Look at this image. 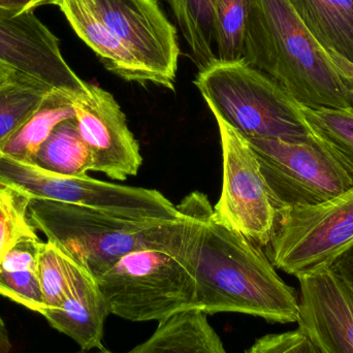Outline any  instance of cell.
<instances>
[{
	"instance_id": "obj_1",
	"label": "cell",
	"mask_w": 353,
	"mask_h": 353,
	"mask_svg": "<svg viewBox=\"0 0 353 353\" xmlns=\"http://www.w3.org/2000/svg\"><path fill=\"white\" fill-rule=\"evenodd\" d=\"M199 230L193 250L196 308L205 314L241 313L270 323H298L300 296L285 283L261 246L214 217L197 192Z\"/></svg>"
},
{
	"instance_id": "obj_2",
	"label": "cell",
	"mask_w": 353,
	"mask_h": 353,
	"mask_svg": "<svg viewBox=\"0 0 353 353\" xmlns=\"http://www.w3.org/2000/svg\"><path fill=\"white\" fill-rule=\"evenodd\" d=\"M176 208L183 213L180 219L140 220L83 205L32 199L28 218L48 242L97 280L134 251H190L199 230L196 192L187 195Z\"/></svg>"
},
{
	"instance_id": "obj_3",
	"label": "cell",
	"mask_w": 353,
	"mask_h": 353,
	"mask_svg": "<svg viewBox=\"0 0 353 353\" xmlns=\"http://www.w3.org/2000/svg\"><path fill=\"white\" fill-rule=\"evenodd\" d=\"M55 6L112 74L175 89L178 33L157 0H57Z\"/></svg>"
},
{
	"instance_id": "obj_4",
	"label": "cell",
	"mask_w": 353,
	"mask_h": 353,
	"mask_svg": "<svg viewBox=\"0 0 353 353\" xmlns=\"http://www.w3.org/2000/svg\"><path fill=\"white\" fill-rule=\"evenodd\" d=\"M243 61L271 77L307 109L353 108V80L288 0H248Z\"/></svg>"
},
{
	"instance_id": "obj_5",
	"label": "cell",
	"mask_w": 353,
	"mask_h": 353,
	"mask_svg": "<svg viewBox=\"0 0 353 353\" xmlns=\"http://www.w3.org/2000/svg\"><path fill=\"white\" fill-rule=\"evenodd\" d=\"M194 85L215 118L245 139L304 142L314 134L303 107L271 77L245 61L214 62Z\"/></svg>"
},
{
	"instance_id": "obj_6",
	"label": "cell",
	"mask_w": 353,
	"mask_h": 353,
	"mask_svg": "<svg viewBox=\"0 0 353 353\" xmlns=\"http://www.w3.org/2000/svg\"><path fill=\"white\" fill-rule=\"evenodd\" d=\"M194 246L188 252L146 249L122 257L97 280L110 314L159 323L197 309Z\"/></svg>"
},
{
	"instance_id": "obj_7",
	"label": "cell",
	"mask_w": 353,
	"mask_h": 353,
	"mask_svg": "<svg viewBox=\"0 0 353 353\" xmlns=\"http://www.w3.org/2000/svg\"><path fill=\"white\" fill-rule=\"evenodd\" d=\"M278 212L329 201L353 186V163L321 137L304 142L247 139Z\"/></svg>"
},
{
	"instance_id": "obj_8",
	"label": "cell",
	"mask_w": 353,
	"mask_h": 353,
	"mask_svg": "<svg viewBox=\"0 0 353 353\" xmlns=\"http://www.w3.org/2000/svg\"><path fill=\"white\" fill-rule=\"evenodd\" d=\"M352 246L353 186L323 203L280 210L267 255L298 278L331 267Z\"/></svg>"
},
{
	"instance_id": "obj_9",
	"label": "cell",
	"mask_w": 353,
	"mask_h": 353,
	"mask_svg": "<svg viewBox=\"0 0 353 353\" xmlns=\"http://www.w3.org/2000/svg\"><path fill=\"white\" fill-rule=\"evenodd\" d=\"M215 119L221 141L222 190L214 217L261 248L267 247L275 232L277 210L259 159L247 139Z\"/></svg>"
},
{
	"instance_id": "obj_10",
	"label": "cell",
	"mask_w": 353,
	"mask_h": 353,
	"mask_svg": "<svg viewBox=\"0 0 353 353\" xmlns=\"http://www.w3.org/2000/svg\"><path fill=\"white\" fill-rule=\"evenodd\" d=\"M0 61L53 90L81 94V80L60 51L59 39L34 10L0 8Z\"/></svg>"
},
{
	"instance_id": "obj_11",
	"label": "cell",
	"mask_w": 353,
	"mask_h": 353,
	"mask_svg": "<svg viewBox=\"0 0 353 353\" xmlns=\"http://www.w3.org/2000/svg\"><path fill=\"white\" fill-rule=\"evenodd\" d=\"M74 109L79 132L92 157V172L116 181L138 175L143 163L140 146L113 94L88 84L74 99Z\"/></svg>"
},
{
	"instance_id": "obj_12",
	"label": "cell",
	"mask_w": 353,
	"mask_h": 353,
	"mask_svg": "<svg viewBox=\"0 0 353 353\" xmlns=\"http://www.w3.org/2000/svg\"><path fill=\"white\" fill-rule=\"evenodd\" d=\"M298 325L323 353H353V292L330 268L298 277Z\"/></svg>"
},
{
	"instance_id": "obj_13",
	"label": "cell",
	"mask_w": 353,
	"mask_h": 353,
	"mask_svg": "<svg viewBox=\"0 0 353 353\" xmlns=\"http://www.w3.org/2000/svg\"><path fill=\"white\" fill-rule=\"evenodd\" d=\"M0 184L14 187L30 199L83 205L111 213L117 208V185L90 176H68L45 171L32 163L0 157Z\"/></svg>"
},
{
	"instance_id": "obj_14",
	"label": "cell",
	"mask_w": 353,
	"mask_h": 353,
	"mask_svg": "<svg viewBox=\"0 0 353 353\" xmlns=\"http://www.w3.org/2000/svg\"><path fill=\"white\" fill-rule=\"evenodd\" d=\"M109 314L97 280L76 263L61 306L46 311L43 316L52 327L72 338L81 350H91L103 348L105 321Z\"/></svg>"
},
{
	"instance_id": "obj_15",
	"label": "cell",
	"mask_w": 353,
	"mask_h": 353,
	"mask_svg": "<svg viewBox=\"0 0 353 353\" xmlns=\"http://www.w3.org/2000/svg\"><path fill=\"white\" fill-rule=\"evenodd\" d=\"M207 315L190 309L168 317L148 340L128 353H226Z\"/></svg>"
},
{
	"instance_id": "obj_16",
	"label": "cell",
	"mask_w": 353,
	"mask_h": 353,
	"mask_svg": "<svg viewBox=\"0 0 353 353\" xmlns=\"http://www.w3.org/2000/svg\"><path fill=\"white\" fill-rule=\"evenodd\" d=\"M329 53L353 65V0H288Z\"/></svg>"
},
{
	"instance_id": "obj_17",
	"label": "cell",
	"mask_w": 353,
	"mask_h": 353,
	"mask_svg": "<svg viewBox=\"0 0 353 353\" xmlns=\"http://www.w3.org/2000/svg\"><path fill=\"white\" fill-rule=\"evenodd\" d=\"M43 242L37 234L20 239L0 263V296L41 314L39 257Z\"/></svg>"
},
{
	"instance_id": "obj_18",
	"label": "cell",
	"mask_w": 353,
	"mask_h": 353,
	"mask_svg": "<svg viewBox=\"0 0 353 353\" xmlns=\"http://www.w3.org/2000/svg\"><path fill=\"white\" fill-rule=\"evenodd\" d=\"M78 95L64 91H50L34 115L4 147L2 155L30 163L54 128L60 122L76 117L74 101Z\"/></svg>"
},
{
	"instance_id": "obj_19",
	"label": "cell",
	"mask_w": 353,
	"mask_h": 353,
	"mask_svg": "<svg viewBox=\"0 0 353 353\" xmlns=\"http://www.w3.org/2000/svg\"><path fill=\"white\" fill-rule=\"evenodd\" d=\"M29 163L58 175L88 176L92 172V157L76 117L60 122Z\"/></svg>"
},
{
	"instance_id": "obj_20",
	"label": "cell",
	"mask_w": 353,
	"mask_h": 353,
	"mask_svg": "<svg viewBox=\"0 0 353 353\" xmlns=\"http://www.w3.org/2000/svg\"><path fill=\"white\" fill-rule=\"evenodd\" d=\"M199 70L217 61L214 39L215 0H167Z\"/></svg>"
},
{
	"instance_id": "obj_21",
	"label": "cell",
	"mask_w": 353,
	"mask_h": 353,
	"mask_svg": "<svg viewBox=\"0 0 353 353\" xmlns=\"http://www.w3.org/2000/svg\"><path fill=\"white\" fill-rule=\"evenodd\" d=\"M51 90L25 76L0 87V157L10 139L34 115Z\"/></svg>"
},
{
	"instance_id": "obj_22",
	"label": "cell",
	"mask_w": 353,
	"mask_h": 353,
	"mask_svg": "<svg viewBox=\"0 0 353 353\" xmlns=\"http://www.w3.org/2000/svg\"><path fill=\"white\" fill-rule=\"evenodd\" d=\"M248 0L214 1V39L218 61L244 59Z\"/></svg>"
},
{
	"instance_id": "obj_23",
	"label": "cell",
	"mask_w": 353,
	"mask_h": 353,
	"mask_svg": "<svg viewBox=\"0 0 353 353\" xmlns=\"http://www.w3.org/2000/svg\"><path fill=\"white\" fill-rule=\"evenodd\" d=\"M76 263L55 245L43 242L39 257L43 312L59 308L65 299Z\"/></svg>"
},
{
	"instance_id": "obj_24",
	"label": "cell",
	"mask_w": 353,
	"mask_h": 353,
	"mask_svg": "<svg viewBox=\"0 0 353 353\" xmlns=\"http://www.w3.org/2000/svg\"><path fill=\"white\" fill-rule=\"evenodd\" d=\"M30 201L26 193L0 184V263L20 239L37 234L28 218Z\"/></svg>"
},
{
	"instance_id": "obj_25",
	"label": "cell",
	"mask_w": 353,
	"mask_h": 353,
	"mask_svg": "<svg viewBox=\"0 0 353 353\" xmlns=\"http://www.w3.org/2000/svg\"><path fill=\"white\" fill-rule=\"evenodd\" d=\"M303 113L311 130L353 163V108L313 110L303 107Z\"/></svg>"
},
{
	"instance_id": "obj_26",
	"label": "cell",
	"mask_w": 353,
	"mask_h": 353,
	"mask_svg": "<svg viewBox=\"0 0 353 353\" xmlns=\"http://www.w3.org/2000/svg\"><path fill=\"white\" fill-rule=\"evenodd\" d=\"M244 353H323L312 338L300 329L259 338Z\"/></svg>"
},
{
	"instance_id": "obj_27",
	"label": "cell",
	"mask_w": 353,
	"mask_h": 353,
	"mask_svg": "<svg viewBox=\"0 0 353 353\" xmlns=\"http://www.w3.org/2000/svg\"><path fill=\"white\" fill-rule=\"evenodd\" d=\"M330 269L350 288L353 292V246L340 255Z\"/></svg>"
},
{
	"instance_id": "obj_28",
	"label": "cell",
	"mask_w": 353,
	"mask_h": 353,
	"mask_svg": "<svg viewBox=\"0 0 353 353\" xmlns=\"http://www.w3.org/2000/svg\"><path fill=\"white\" fill-rule=\"evenodd\" d=\"M57 0H0V8L18 10H34L39 6L54 4Z\"/></svg>"
},
{
	"instance_id": "obj_29",
	"label": "cell",
	"mask_w": 353,
	"mask_h": 353,
	"mask_svg": "<svg viewBox=\"0 0 353 353\" xmlns=\"http://www.w3.org/2000/svg\"><path fill=\"white\" fill-rule=\"evenodd\" d=\"M23 74H19L16 70H12L10 66L6 65L3 62L0 61V87L10 84Z\"/></svg>"
},
{
	"instance_id": "obj_30",
	"label": "cell",
	"mask_w": 353,
	"mask_h": 353,
	"mask_svg": "<svg viewBox=\"0 0 353 353\" xmlns=\"http://www.w3.org/2000/svg\"><path fill=\"white\" fill-rule=\"evenodd\" d=\"M10 348H12V344H10L8 327L2 317L0 316V353H10Z\"/></svg>"
},
{
	"instance_id": "obj_31",
	"label": "cell",
	"mask_w": 353,
	"mask_h": 353,
	"mask_svg": "<svg viewBox=\"0 0 353 353\" xmlns=\"http://www.w3.org/2000/svg\"><path fill=\"white\" fill-rule=\"evenodd\" d=\"M331 54V53H330ZM332 57L335 60L337 65L339 66L340 70L348 77V78L352 79L353 80V65L350 64V62L345 61V60L340 58L339 56L334 55V54H331Z\"/></svg>"
},
{
	"instance_id": "obj_32",
	"label": "cell",
	"mask_w": 353,
	"mask_h": 353,
	"mask_svg": "<svg viewBox=\"0 0 353 353\" xmlns=\"http://www.w3.org/2000/svg\"><path fill=\"white\" fill-rule=\"evenodd\" d=\"M72 353H114L110 352V350H105V348H101L97 352H90V350H81V352H72Z\"/></svg>"
}]
</instances>
